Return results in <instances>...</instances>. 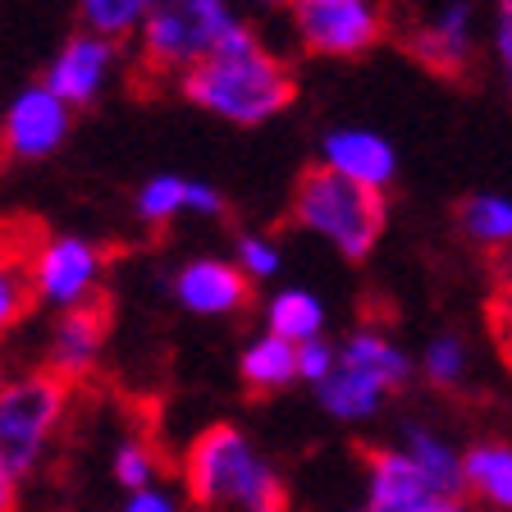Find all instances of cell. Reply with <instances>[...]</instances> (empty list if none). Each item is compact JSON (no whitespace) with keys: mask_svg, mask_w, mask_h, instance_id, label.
<instances>
[{"mask_svg":"<svg viewBox=\"0 0 512 512\" xmlns=\"http://www.w3.org/2000/svg\"><path fill=\"white\" fill-rule=\"evenodd\" d=\"M279 5H288V0H238V10L252 19V14H270V10H279Z\"/></svg>","mask_w":512,"mask_h":512,"instance_id":"1f68e13d","label":"cell"},{"mask_svg":"<svg viewBox=\"0 0 512 512\" xmlns=\"http://www.w3.org/2000/svg\"><path fill=\"white\" fill-rule=\"evenodd\" d=\"M14 503H19V476L0 467V512H14Z\"/></svg>","mask_w":512,"mask_h":512,"instance_id":"4dcf8cb0","label":"cell"},{"mask_svg":"<svg viewBox=\"0 0 512 512\" xmlns=\"http://www.w3.org/2000/svg\"><path fill=\"white\" fill-rule=\"evenodd\" d=\"M398 448L426 471L439 494H462V448H453L448 435H439L426 421H407L403 435H398Z\"/></svg>","mask_w":512,"mask_h":512,"instance_id":"d6986e66","label":"cell"},{"mask_svg":"<svg viewBox=\"0 0 512 512\" xmlns=\"http://www.w3.org/2000/svg\"><path fill=\"white\" fill-rule=\"evenodd\" d=\"M462 494L490 512H512V439L485 435L462 448Z\"/></svg>","mask_w":512,"mask_h":512,"instance_id":"e0dca14e","label":"cell"},{"mask_svg":"<svg viewBox=\"0 0 512 512\" xmlns=\"http://www.w3.org/2000/svg\"><path fill=\"white\" fill-rule=\"evenodd\" d=\"M435 512H476V499H462V494H444Z\"/></svg>","mask_w":512,"mask_h":512,"instance_id":"d6a6232c","label":"cell"},{"mask_svg":"<svg viewBox=\"0 0 512 512\" xmlns=\"http://www.w3.org/2000/svg\"><path fill=\"white\" fill-rule=\"evenodd\" d=\"M325 320H330L325 302L302 284L275 288V293L266 298V330L284 334V339H293V343L320 339V334H325Z\"/></svg>","mask_w":512,"mask_h":512,"instance_id":"44dd1931","label":"cell"},{"mask_svg":"<svg viewBox=\"0 0 512 512\" xmlns=\"http://www.w3.org/2000/svg\"><path fill=\"white\" fill-rule=\"evenodd\" d=\"M416 371H421V380L430 384V389H444V394H453V389H462V384L471 380V348L462 334L444 330L435 334V339L421 348V357H416Z\"/></svg>","mask_w":512,"mask_h":512,"instance_id":"603a6c76","label":"cell"},{"mask_svg":"<svg viewBox=\"0 0 512 512\" xmlns=\"http://www.w3.org/2000/svg\"><path fill=\"white\" fill-rule=\"evenodd\" d=\"M133 211H138L142 224H174L179 215L220 220L224 192L206 179H188V174H151L133 197Z\"/></svg>","mask_w":512,"mask_h":512,"instance_id":"2e32d148","label":"cell"},{"mask_svg":"<svg viewBox=\"0 0 512 512\" xmlns=\"http://www.w3.org/2000/svg\"><path fill=\"white\" fill-rule=\"evenodd\" d=\"M293 224L330 243L343 261H366L384 234V192L316 165L293 188Z\"/></svg>","mask_w":512,"mask_h":512,"instance_id":"5b68a950","label":"cell"},{"mask_svg":"<svg viewBox=\"0 0 512 512\" xmlns=\"http://www.w3.org/2000/svg\"><path fill=\"white\" fill-rule=\"evenodd\" d=\"M183 490L202 512H288L279 467L243 426H206L183 453Z\"/></svg>","mask_w":512,"mask_h":512,"instance_id":"7a4b0ae2","label":"cell"},{"mask_svg":"<svg viewBox=\"0 0 512 512\" xmlns=\"http://www.w3.org/2000/svg\"><path fill=\"white\" fill-rule=\"evenodd\" d=\"M119 512H188V503L156 480V485H142V490H124Z\"/></svg>","mask_w":512,"mask_h":512,"instance_id":"f1b7e54d","label":"cell"},{"mask_svg":"<svg viewBox=\"0 0 512 512\" xmlns=\"http://www.w3.org/2000/svg\"><path fill=\"white\" fill-rule=\"evenodd\" d=\"M28 252L32 247H19L10 234H0V339L28 316L32 298V275H28Z\"/></svg>","mask_w":512,"mask_h":512,"instance_id":"7402d4cb","label":"cell"},{"mask_svg":"<svg viewBox=\"0 0 512 512\" xmlns=\"http://www.w3.org/2000/svg\"><path fill=\"white\" fill-rule=\"evenodd\" d=\"M288 28L320 60H357L384 42L394 0H288Z\"/></svg>","mask_w":512,"mask_h":512,"instance_id":"ba28073f","label":"cell"},{"mask_svg":"<svg viewBox=\"0 0 512 512\" xmlns=\"http://www.w3.org/2000/svg\"><path fill=\"white\" fill-rule=\"evenodd\" d=\"M490 10L480 0H403V46L416 60L444 78H458L471 69L480 42H485Z\"/></svg>","mask_w":512,"mask_h":512,"instance_id":"52a82bcc","label":"cell"},{"mask_svg":"<svg viewBox=\"0 0 512 512\" xmlns=\"http://www.w3.org/2000/svg\"><path fill=\"white\" fill-rule=\"evenodd\" d=\"M238 375L256 394H279V389L298 380V343L275 330H261L238 352Z\"/></svg>","mask_w":512,"mask_h":512,"instance_id":"ac0fdd59","label":"cell"},{"mask_svg":"<svg viewBox=\"0 0 512 512\" xmlns=\"http://www.w3.org/2000/svg\"><path fill=\"white\" fill-rule=\"evenodd\" d=\"M458 234L480 252H508L512 247V197L508 192H471L458 206Z\"/></svg>","mask_w":512,"mask_h":512,"instance_id":"ffe728a7","label":"cell"},{"mask_svg":"<svg viewBox=\"0 0 512 512\" xmlns=\"http://www.w3.org/2000/svg\"><path fill=\"white\" fill-rule=\"evenodd\" d=\"M151 5H156V0H78V19H83V28L101 32V37L138 42Z\"/></svg>","mask_w":512,"mask_h":512,"instance_id":"cb8c5ba5","label":"cell"},{"mask_svg":"<svg viewBox=\"0 0 512 512\" xmlns=\"http://www.w3.org/2000/svg\"><path fill=\"white\" fill-rule=\"evenodd\" d=\"M334 362H339V343L325 339V334H320V339L298 343V380L311 384V389H316V384L334 371Z\"/></svg>","mask_w":512,"mask_h":512,"instance_id":"83f0119b","label":"cell"},{"mask_svg":"<svg viewBox=\"0 0 512 512\" xmlns=\"http://www.w3.org/2000/svg\"><path fill=\"white\" fill-rule=\"evenodd\" d=\"M32 298L51 311H74L101 302L106 252L83 234H51L28 252Z\"/></svg>","mask_w":512,"mask_h":512,"instance_id":"9c48e42d","label":"cell"},{"mask_svg":"<svg viewBox=\"0 0 512 512\" xmlns=\"http://www.w3.org/2000/svg\"><path fill=\"white\" fill-rule=\"evenodd\" d=\"M494 339H499L503 362H508V371H512V288L499 298V307H494Z\"/></svg>","mask_w":512,"mask_h":512,"instance_id":"f546056e","label":"cell"},{"mask_svg":"<svg viewBox=\"0 0 512 512\" xmlns=\"http://www.w3.org/2000/svg\"><path fill=\"white\" fill-rule=\"evenodd\" d=\"M119 55H124V42L83 28L51 55L42 83L51 87L55 96H64L74 110H83V106H92V101H101V92L119 78Z\"/></svg>","mask_w":512,"mask_h":512,"instance_id":"8fae6325","label":"cell"},{"mask_svg":"<svg viewBox=\"0 0 512 512\" xmlns=\"http://www.w3.org/2000/svg\"><path fill=\"white\" fill-rule=\"evenodd\" d=\"M412 371L416 362L407 357L403 343L375 325H362L348 339H339V362L316 384V403L343 426H362L384 412V403L412 380Z\"/></svg>","mask_w":512,"mask_h":512,"instance_id":"3957f363","label":"cell"},{"mask_svg":"<svg viewBox=\"0 0 512 512\" xmlns=\"http://www.w3.org/2000/svg\"><path fill=\"white\" fill-rule=\"evenodd\" d=\"M110 476L124 485V490H142V485H156L160 480V453L151 439L133 435L110 453Z\"/></svg>","mask_w":512,"mask_h":512,"instance_id":"d4e9b609","label":"cell"},{"mask_svg":"<svg viewBox=\"0 0 512 512\" xmlns=\"http://www.w3.org/2000/svg\"><path fill=\"white\" fill-rule=\"evenodd\" d=\"M444 494L398 444L366 453V503L384 512H435Z\"/></svg>","mask_w":512,"mask_h":512,"instance_id":"9a60e30c","label":"cell"},{"mask_svg":"<svg viewBox=\"0 0 512 512\" xmlns=\"http://www.w3.org/2000/svg\"><path fill=\"white\" fill-rule=\"evenodd\" d=\"M179 92L224 124L256 128L293 106L298 83L288 74V64L256 37V28H247L215 55H206L197 69H188L179 78Z\"/></svg>","mask_w":512,"mask_h":512,"instance_id":"6da1fadb","label":"cell"},{"mask_svg":"<svg viewBox=\"0 0 512 512\" xmlns=\"http://www.w3.org/2000/svg\"><path fill=\"white\" fill-rule=\"evenodd\" d=\"M485 46L499 69L503 87L512 92V0H490V19H485Z\"/></svg>","mask_w":512,"mask_h":512,"instance_id":"4316f807","label":"cell"},{"mask_svg":"<svg viewBox=\"0 0 512 512\" xmlns=\"http://www.w3.org/2000/svg\"><path fill=\"white\" fill-rule=\"evenodd\" d=\"M320 165L362 188L384 192L398 179V147L366 124H339L320 138Z\"/></svg>","mask_w":512,"mask_h":512,"instance_id":"4fadbf2b","label":"cell"},{"mask_svg":"<svg viewBox=\"0 0 512 512\" xmlns=\"http://www.w3.org/2000/svg\"><path fill=\"white\" fill-rule=\"evenodd\" d=\"M74 106L46 83H28L0 110V151L10 160H46L69 142Z\"/></svg>","mask_w":512,"mask_h":512,"instance_id":"30bf717a","label":"cell"},{"mask_svg":"<svg viewBox=\"0 0 512 512\" xmlns=\"http://www.w3.org/2000/svg\"><path fill=\"white\" fill-rule=\"evenodd\" d=\"M106 307H74V311H55V325L46 330V371L60 375L64 384L87 380L106 352Z\"/></svg>","mask_w":512,"mask_h":512,"instance_id":"5bb4252c","label":"cell"},{"mask_svg":"<svg viewBox=\"0 0 512 512\" xmlns=\"http://www.w3.org/2000/svg\"><path fill=\"white\" fill-rule=\"evenodd\" d=\"M69 412V384L51 371H19L0 380V467L32 476L46 462Z\"/></svg>","mask_w":512,"mask_h":512,"instance_id":"8992f818","label":"cell"},{"mask_svg":"<svg viewBox=\"0 0 512 512\" xmlns=\"http://www.w3.org/2000/svg\"><path fill=\"white\" fill-rule=\"evenodd\" d=\"M352 512H384V508H375V503H362V508H352Z\"/></svg>","mask_w":512,"mask_h":512,"instance_id":"836d02e7","label":"cell"},{"mask_svg":"<svg viewBox=\"0 0 512 512\" xmlns=\"http://www.w3.org/2000/svg\"><path fill=\"white\" fill-rule=\"evenodd\" d=\"M247 28L252 19L238 10V0H156L138 32V55L147 74L183 78Z\"/></svg>","mask_w":512,"mask_h":512,"instance_id":"277c9868","label":"cell"},{"mask_svg":"<svg viewBox=\"0 0 512 512\" xmlns=\"http://www.w3.org/2000/svg\"><path fill=\"white\" fill-rule=\"evenodd\" d=\"M170 293L183 311L206 320L238 316L252 298V279L238 270L234 256H188L170 275Z\"/></svg>","mask_w":512,"mask_h":512,"instance_id":"7c38bea8","label":"cell"},{"mask_svg":"<svg viewBox=\"0 0 512 512\" xmlns=\"http://www.w3.org/2000/svg\"><path fill=\"white\" fill-rule=\"evenodd\" d=\"M229 256H234L238 270H243L252 284H270V279L284 270V247L270 234H261V229H243V234L234 238V252Z\"/></svg>","mask_w":512,"mask_h":512,"instance_id":"484cf974","label":"cell"}]
</instances>
